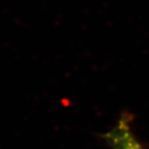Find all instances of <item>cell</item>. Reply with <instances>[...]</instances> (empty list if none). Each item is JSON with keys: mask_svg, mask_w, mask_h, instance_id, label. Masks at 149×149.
<instances>
[{"mask_svg": "<svg viewBox=\"0 0 149 149\" xmlns=\"http://www.w3.org/2000/svg\"><path fill=\"white\" fill-rule=\"evenodd\" d=\"M111 149H146L136 137L131 127V117L124 113L112 129L102 135Z\"/></svg>", "mask_w": 149, "mask_h": 149, "instance_id": "obj_1", "label": "cell"}]
</instances>
